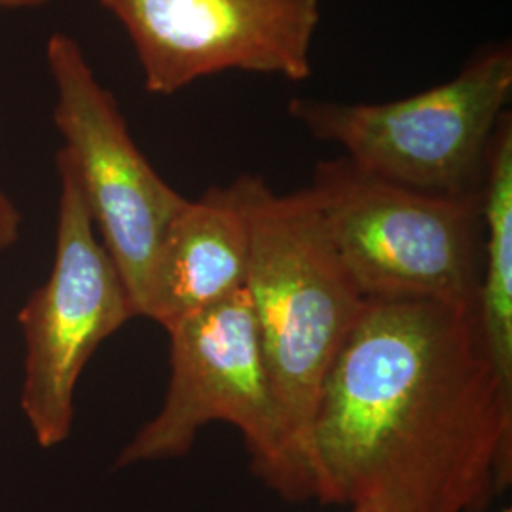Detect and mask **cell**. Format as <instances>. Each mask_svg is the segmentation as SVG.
<instances>
[{"label":"cell","instance_id":"cell-1","mask_svg":"<svg viewBox=\"0 0 512 512\" xmlns=\"http://www.w3.org/2000/svg\"><path fill=\"white\" fill-rule=\"evenodd\" d=\"M311 499L378 512H482L512 476V384L475 311L366 302L323 380Z\"/></svg>","mask_w":512,"mask_h":512},{"label":"cell","instance_id":"cell-2","mask_svg":"<svg viewBox=\"0 0 512 512\" xmlns=\"http://www.w3.org/2000/svg\"><path fill=\"white\" fill-rule=\"evenodd\" d=\"M230 186L249 232L245 291L266 372L287 437L308 473L306 450L321 385L366 300L308 188L277 194L256 175H241Z\"/></svg>","mask_w":512,"mask_h":512},{"label":"cell","instance_id":"cell-3","mask_svg":"<svg viewBox=\"0 0 512 512\" xmlns=\"http://www.w3.org/2000/svg\"><path fill=\"white\" fill-rule=\"evenodd\" d=\"M308 190L366 302H435L476 313L480 192H420L380 179L346 156L319 162Z\"/></svg>","mask_w":512,"mask_h":512},{"label":"cell","instance_id":"cell-4","mask_svg":"<svg viewBox=\"0 0 512 512\" xmlns=\"http://www.w3.org/2000/svg\"><path fill=\"white\" fill-rule=\"evenodd\" d=\"M171 376L160 412L116 458V467L183 458L211 421L238 429L251 469L285 501L311 499L308 473L287 437L245 289L164 327Z\"/></svg>","mask_w":512,"mask_h":512},{"label":"cell","instance_id":"cell-5","mask_svg":"<svg viewBox=\"0 0 512 512\" xmlns=\"http://www.w3.org/2000/svg\"><path fill=\"white\" fill-rule=\"evenodd\" d=\"M512 50L486 46L452 80L387 103L296 97L289 112L311 137L349 162L408 188L461 196L480 192L486 154L511 101Z\"/></svg>","mask_w":512,"mask_h":512},{"label":"cell","instance_id":"cell-6","mask_svg":"<svg viewBox=\"0 0 512 512\" xmlns=\"http://www.w3.org/2000/svg\"><path fill=\"white\" fill-rule=\"evenodd\" d=\"M46 65L54 80V124L63 137L57 156L73 169L99 239L143 317L152 268L188 198L135 145L116 97L71 35L50 37Z\"/></svg>","mask_w":512,"mask_h":512},{"label":"cell","instance_id":"cell-7","mask_svg":"<svg viewBox=\"0 0 512 512\" xmlns=\"http://www.w3.org/2000/svg\"><path fill=\"white\" fill-rule=\"evenodd\" d=\"M54 266L19 311L25 340L21 410L40 448L73 431L74 391L97 348L137 317L69 164L57 156Z\"/></svg>","mask_w":512,"mask_h":512},{"label":"cell","instance_id":"cell-8","mask_svg":"<svg viewBox=\"0 0 512 512\" xmlns=\"http://www.w3.org/2000/svg\"><path fill=\"white\" fill-rule=\"evenodd\" d=\"M126 29L145 88L173 95L241 73L302 82L313 73L319 0H99Z\"/></svg>","mask_w":512,"mask_h":512},{"label":"cell","instance_id":"cell-9","mask_svg":"<svg viewBox=\"0 0 512 512\" xmlns=\"http://www.w3.org/2000/svg\"><path fill=\"white\" fill-rule=\"evenodd\" d=\"M249 232L232 186L188 200L173 220L148 281L143 317L169 323L245 289Z\"/></svg>","mask_w":512,"mask_h":512},{"label":"cell","instance_id":"cell-10","mask_svg":"<svg viewBox=\"0 0 512 512\" xmlns=\"http://www.w3.org/2000/svg\"><path fill=\"white\" fill-rule=\"evenodd\" d=\"M482 274L476 323L495 370L512 384V118L507 110L490 141L482 179Z\"/></svg>","mask_w":512,"mask_h":512},{"label":"cell","instance_id":"cell-11","mask_svg":"<svg viewBox=\"0 0 512 512\" xmlns=\"http://www.w3.org/2000/svg\"><path fill=\"white\" fill-rule=\"evenodd\" d=\"M23 217L16 202L0 186V253L18 245Z\"/></svg>","mask_w":512,"mask_h":512},{"label":"cell","instance_id":"cell-12","mask_svg":"<svg viewBox=\"0 0 512 512\" xmlns=\"http://www.w3.org/2000/svg\"><path fill=\"white\" fill-rule=\"evenodd\" d=\"M54 0H0V10H29V8H40Z\"/></svg>","mask_w":512,"mask_h":512},{"label":"cell","instance_id":"cell-13","mask_svg":"<svg viewBox=\"0 0 512 512\" xmlns=\"http://www.w3.org/2000/svg\"><path fill=\"white\" fill-rule=\"evenodd\" d=\"M349 512H378L374 511V509H370V507H351V511Z\"/></svg>","mask_w":512,"mask_h":512},{"label":"cell","instance_id":"cell-14","mask_svg":"<svg viewBox=\"0 0 512 512\" xmlns=\"http://www.w3.org/2000/svg\"><path fill=\"white\" fill-rule=\"evenodd\" d=\"M501 512H512L511 509H505V511H501Z\"/></svg>","mask_w":512,"mask_h":512}]
</instances>
